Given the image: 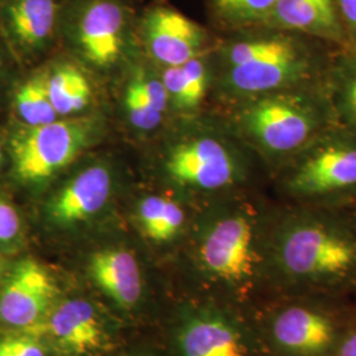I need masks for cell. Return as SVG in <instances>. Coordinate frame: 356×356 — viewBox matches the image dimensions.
Listing matches in <instances>:
<instances>
[{
  "mask_svg": "<svg viewBox=\"0 0 356 356\" xmlns=\"http://www.w3.org/2000/svg\"><path fill=\"white\" fill-rule=\"evenodd\" d=\"M257 223L244 209L218 214L204 226L198 254L202 266L218 279H248L257 263Z\"/></svg>",
  "mask_w": 356,
  "mask_h": 356,
  "instance_id": "52a82bcc",
  "label": "cell"
},
{
  "mask_svg": "<svg viewBox=\"0 0 356 356\" xmlns=\"http://www.w3.org/2000/svg\"><path fill=\"white\" fill-rule=\"evenodd\" d=\"M0 163H1V151H0Z\"/></svg>",
  "mask_w": 356,
  "mask_h": 356,
  "instance_id": "4dcf8cb0",
  "label": "cell"
},
{
  "mask_svg": "<svg viewBox=\"0 0 356 356\" xmlns=\"http://www.w3.org/2000/svg\"><path fill=\"white\" fill-rule=\"evenodd\" d=\"M89 275L94 284L116 305L131 309L143 293L140 267L127 250L108 248L90 257Z\"/></svg>",
  "mask_w": 356,
  "mask_h": 356,
  "instance_id": "5bb4252c",
  "label": "cell"
},
{
  "mask_svg": "<svg viewBox=\"0 0 356 356\" xmlns=\"http://www.w3.org/2000/svg\"><path fill=\"white\" fill-rule=\"evenodd\" d=\"M219 49V88L238 101L323 81L337 48L267 26L241 29Z\"/></svg>",
  "mask_w": 356,
  "mask_h": 356,
  "instance_id": "6da1fadb",
  "label": "cell"
},
{
  "mask_svg": "<svg viewBox=\"0 0 356 356\" xmlns=\"http://www.w3.org/2000/svg\"><path fill=\"white\" fill-rule=\"evenodd\" d=\"M56 0H11L8 20L13 35L26 48H40L51 38L56 17Z\"/></svg>",
  "mask_w": 356,
  "mask_h": 356,
  "instance_id": "ac0fdd59",
  "label": "cell"
},
{
  "mask_svg": "<svg viewBox=\"0 0 356 356\" xmlns=\"http://www.w3.org/2000/svg\"><path fill=\"white\" fill-rule=\"evenodd\" d=\"M273 173L294 198L323 200L356 191V129L334 122Z\"/></svg>",
  "mask_w": 356,
  "mask_h": 356,
  "instance_id": "3957f363",
  "label": "cell"
},
{
  "mask_svg": "<svg viewBox=\"0 0 356 356\" xmlns=\"http://www.w3.org/2000/svg\"><path fill=\"white\" fill-rule=\"evenodd\" d=\"M20 234L22 220L17 210L0 195V247L16 242Z\"/></svg>",
  "mask_w": 356,
  "mask_h": 356,
  "instance_id": "4316f807",
  "label": "cell"
},
{
  "mask_svg": "<svg viewBox=\"0 0 356 356\" xmlns=\"http://www.w3.org/2000/svg\"><path fill=\"white\" fill-rule=\"evenodd\" d=\"M184 356H244L238 334L222 319H193L179 335Z\"/></svg>",
  "mask_w": 356,
  "mask_h": 356,
  "instance_id": "e0dca14e",
  "label": "cell"
},
{
  "mask_svg": "<svg viewBox=\"0 0 356 356\" xmlns=\"http://www.w3.org/2000/svg\"><path fill=\"white\" fill-rule=\"evenodd\" d=\"M129 85L136 90L141 98L154 110H157L161 114L165 111L168 102L170 99L163 82L154 78H145L141 76L134 79Z\"/></svg>",
  "mask_w": 356,
  "mask_h": 356,
  "instance_id": "484cf974",
  "label": "cell"
},
{
  "mask_svg": "<svg viewBox=\"0 0 356 356\" xmlns=\"http://www.w3.org/2000/svg\"><path fill=\"white\" fill-rule=\"evenodd\" d=\"M16 107L20 118L29 127L48 124L57 120V113L51 104L47 78L36 76L26 81L16 94Z\"/></svg>",
  "mask_w": 356,
  "mask_h": 356,
  "instance_id": "7402d4cb",
  "label": "cell"
},
{
  "mask_svg": "<svg viewBox=\"0 0 356 356\" xmlns=\"http://www.w3.org/2000/svg\"><path fill=\"white\" fill-rule=\"evenodd\" d=\"M94 134V126L88 119L28 126L11 141L16 177L26 184L49 179L89 147Z\"/></svg>",
  "mask_w": 356,
  "mask_h": 356,
  "instance_id": "5b68a950",
  "label": "cell"
},
{
  "mask_svg": "<svg viewBox=\"0 0 356 356\" xmlns=\"http://www.w3.org/2000/svg\"><path fill=\"white\" fill-rule=\"evenodd\" d=\"M57 288L48 269L38 260L17 261L0 285V325L13 331H26L51 312Z\"/></svg>",
  "mask_w": 356,
  "mask_h": 356,
  "instance_id": "ba28073f",
  "label": "cell"
},
{
  "mask_svg": "<svg viewBox=\"0 0 356 356\" xmlns=\"http://www.w3.org/2000/svg\"><path fill=\"white\" fill-rule=\"evenodd\" d=\"M238 102L235 131L273 172L335 122L323 81Z\"/></svg>",
  "mask_w": 356,
  "mask_h": 356,
  "instance_id": "7a4b0ae2",
  "label": "cell"
},
{
  "mask_svg": "<svg viewBox=\"0 0 356 356\" xmlns=\"http://www.w3.org/2000/svg\"><path fill=\"white\" fill-rule=\"evenodd\" d=\"M127 32V15L115 0H86L76 11L74 35L85 57L97 66L114 64Z\"/></svg>",
  "mask_w": 356,
  "mask_h": 356,
  "instance_id": "30bf717a",
  "label": "cell"
},
{
  "mask_svg": "<svg viewBox=\"0 0 356 356\" xmlns=\"http://www.w3.org/2000/svg\"><path fill=\"white\" fill-rule=\"evenodd\" d=\"M242 152L219 134L201 132L177 144L166 159V173L179 185L198 191H219L245 176Z\"/></svg>",
  "mask_w": 356,
  "mask_h": 356,
  "instance_id": "8992f818",
  "label": "cell"
},
{
  "mask_svg": "<svg viewBox=\"0 0 356 356\" xmlns=\"http://www.w3.org/2000/svg\"><path fill=\"white\" fill-rule=\"evenodd\" d=\"M45 78L49 99L58 116L76 114L89 106L91 86L86 76L76 66H58Z\"/></svg>",
  "mask_w": 356,
  "mask_h": 356,
  "instance_id": "d6986e66",
  "label": "cell"
},
{
  "mask_svg": "<svg viewBox=\"0 0 356 356\" xmlns=\"http://www.w3.org/2000/svg\"><path fill=\"white\" fill-rule=\"evenodd\" d=\"M281 266L298 277H332L356 266V239L326 216L298 214L286 218L275 236Z\"/></svg>",
  "mask_w": 356,
  "mask_h": 356,
  "instance_id": "277c9868",
  "label": "cell"
},
{
  "mask_svg": "<svg viewBox=\"0 0 356 356\" xmlns=\"http://www.w3.org/2000/svg\"><path fill=\"white\" fill-rule=\"evenodd\" d=\"M260 26L316 38L347 49V38L334 0H277Z\"/></svg>",
  "mask_w": 356,
  "mask_h": 356,
  "instance_id": "4fadbf2b",
  "label": "cell"
},
{
  "mask_svg": "<svg viewBox=\"0 0 356 356\" xmlns=\"http://www.w3.org/2000/svg\"><path fill=\"white\" fill-rule=\"evenodd\" d=\"M338 356H356V332L344 339Z\"/></svg>",
  "mask_w": 356,
  "mask_h": 356,
  "instance_id": "f1b7e54d",
  "label": "cell"
},
{
  "mask_svg": "<svg viewBox=\"0 0 356 356\" xmlns=\"http://www.w3.org/2000/svg\"><path fill=\"white\" fill-rule=\"evenodd\" d=\"M273 334L279 343L298 354H319L332 342L331 323L318 313L291 307L275 321Z\"/></svg>",
  "mask_w": 356,
  "mask_h": 356,
  "instance_id": "9a60e30c",
  "label": "cell"
},
{
  "mask_svg": "<svg viewBox=\"0 0 356 356\" xmlns=\"http://www.w3.org/2000/svg\"><path fill=\"white\" fill-rule=\"evenodd\" d=\"M323 88L335 122L356 129V51L337 49L332 53Z\"/></svg>",
  "mask_w": 356,
  "mask_h": 356,
  "instance_id": "2e32d148",
  "label": "cell"
},
{
  "mask_svg": "<svg viewBox=\"0 0 356 356\" xmlns=\"http://www.w3.org/2000/svg\"><path fill=\"white\" fill-rule=\"evenodd\" d=\"M6 276V259L3 257V254H0V285L4 280Z\"/></svg>",
  "mask_w": 356,
  "mask_h": 356,
  "instance_id": "f546056e",
  "label": "cell"
},
{
  "mask_svg": "<svg viewBox=\"0 0 356 356\" xmlns=\"http://www.w3.org/2000/svg\"><path fill=\"white\" fill-rule=\"evenodd\" d=\"M277 0H209L218 22L231 29H247L263 24Z\"/></svg>",
  "mask_w": 356,
  "mask_h": 356,
  "instance_id": "44dd1931",
  "label": "cell"
},
{
  "mask_svg": "<svg viewBox=\"0 0 356 356\" xmlns=\"http://www.w3.org/2000/svg\"><path fill=\"white\" fill-rule=\"evenodd\" d=\"M113 178L107 168L90 166L53 194L45 206L47 218L57 227H72L97 216L107 204Z\"/></svg>",
  "mask_w": 356,
  "mask_h": 356,
  "instance_id": "7c38bea8",
  "label": "cell"
},
{
  "mask_svg": "<svg viewBox=\"0 0 356 356\" xmlns=\"http://www.w3.org/2000/svg\"><path fill=\"white\" fill-rule=\"evenodd\" d=\"M0 356H48L38 337L23 331L0 337Z\"/></svg>",
  "mask_w": 356,
  "mask_h": 356,
  "instance_id": "cb8c5ba5",
  "label": "cell"
},
{
  "mask_svg": "<svg viewBox=\"0 0 356 356\" xmlns=\"http://www.w3.org/2000/svg\"><path fill=\"white\" fill-rule=\"evenodd\" d=\"M138 219L144 234L153 242L173 241L185 222L181 206L168 198L151 195L141 201Z\"/></svg>",
  "mask_w": 356,
  "mask_h": 356,
  "instance_id": "ffe728a7",
  "label": "cell"
},
{
  "mask_svg": "<svg viewBox=\"0 0 356 356\" xmlns=\"http://www.w3.org/2000/svg\"><path fill=\"white\" fill-rule=\"evenodd\" d=\"M126 110L129 122L139 129L157 127L163 115L145 102L131 85L126 91Z\"/></svg>",
  "mask_w": 356,
  "mask_h": 356,
  "instance_id": "d4e9b609",
  "label": "cell"
},
{
  "mask_svg": "<svg viewBox=\"0 0 356 356\" xmlns=\"http://www.w3.org/2000/svg\"><path fill=\"white\" fill-rule=\"evenodd\" d=\"M23 332L48 335L51 343L67 356L94 355L108 339L95 306L83 298H70L53 306L45 318Z\"/></svg>",
  "mask_w": 356,
  "mask_h": 356,
  "instance_id": "9c48e42d",
  "label": "cell"
},
{
  "mask_svg": "<svg viewBox=\"0 0 356 356\" xmlns=\"http://www.w3.org/2000/svg\"><path fill=\"white\" fill-rule=\"evenodd\" d=\"M144 35L153 57L166 66H179L204 56L209 33L184 13L156 7L147 13Z\"/></svg>",
  "mask_w": 356,
  "mask_h": 356,
  "instance_id": "8fae6325",
  "label": "cell"
},
{
  "mask_svg": "<svg viewBox=\"0 0 356 356\" xmlns=\"http://www.w3.org/2000/svg\"><path fill=\"white\" fill-rule=\"evenodd\" d=\"M347 38V49L356 51V0H334Z\"/></svg>",
  "mask_w": 356,
  "mask_h": 356,
  "instance_id": "83f0119b",
  "label": "cell"
},
{
  "mask_svg": "<svg viewBox=\"0 0 356 356\" xmlns=\"http://www.w3.org/2000/svg\"><path fill=\"white\" fill-rule=\"evenodd\" d=\"M185 78V110H195L204 102L210 86V69L202 56L181 65Z\"/></svg>",
  "mask_w": 356,
  "mask_h": 356,
  "instance_id": "603a6c76",
  "label": "cell"
}]
</instances>
